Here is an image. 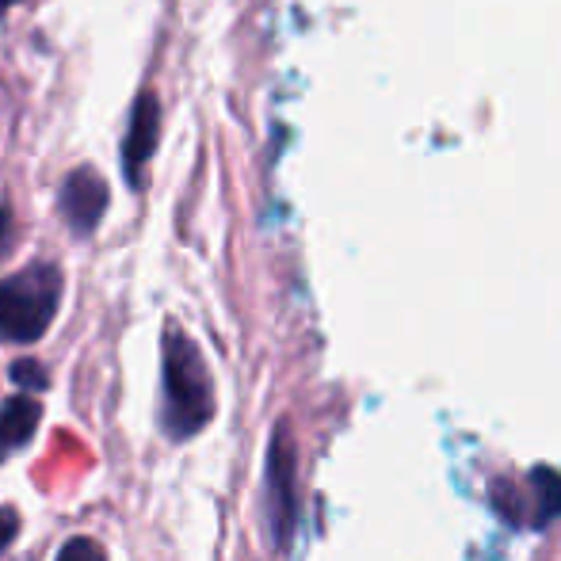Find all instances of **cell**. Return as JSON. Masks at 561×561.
<instances>
[{"label": "cell", "instance_id": "obj_1", "mask_svg": "<svg viewBox=\"0 0 561 561\" xmlns=\"http://www.w3.org/2000/svg\"><path fill=\"white\" fill-rule=\"evenodd\" d=\"M218 413L215 378L199 344L180 325H164L161 336V432L176 444L199 436Z\"/></svg>", "mask_w": 561, "mask_h": 561}, {"label": "cell", "instance_id": "obj_2", "mask_svg": "<svg viewBox=\"0 0 561 561\" xmlns=\"http://www.w3.org/2000/svg\"><path fill=\"white\" fill-rule=\"evenodd\" d=\"M66 279L54 264L38 260L0 279V344H35L54 325Z\"/></svg>", "mask_w": 561, "mask_h": 561}, {"label": "cell", "instance_id": "obj_3", "mask_svg": "<svg viewBox=\"0 0 561 561\" xmlns=\"http://www.w3.org/2000/svg\"><path fill=\"white\" fill-rule=\"evenodd\" d=\"M264 519L272 542L279 550L290 547V535L298 524V496H295V444H290L287 424H275L272 447L264 466Z\"/></svg>", "mask_w": 561, "mask_h": 561}, {"label": "cell", "instance_id": "obj_4", "mask_svg": "<svg viewBox=\"0 0 561 561\" xmlns=\"http://www.w3.org/2000/svg\"><path fill=\"white\" fill-rule=\"evenodd\" d=\"M493 504L512 527H547L561 516V473L550 466L527 473L524 485L496 481Z\"/></svg>", "mask_w": 561, "mask_h": 561}, {"label": "cell", "instance_id": "obj_5", "mask_svg": "<svg viewBox=\"0 0 561 561\" xmlns=\"http://www.w3.org/2000/svg\"><path fill=\"white\" fill-rule=\"evenodd\" d=\"M157 141H161V100L153 89H141L130 107V118H126L123 138V176L134 192L146 187V169L157 153Z\"/></svg>", "mask_w": 561, "mask_h": 561}, {"label": "cell", "instance_id": "obj_6", "mask_svg": "<svg viewBox=\"0 0 561 561\" xmlns=\"http://www.w3.org/2000/svg\"><path fill=\"white\" fill-rule=\"evenodd\" d=\"M107 203H112V192H107L104 176L89 164L73 169L61 184V195H58V207H61V218L66 226L73 229V237H92L100 229L107 215Z\"/></svg>", "mask_w": 561, "mask_h": 561}, {"label": "cell", "instance_id": "obj_7", "mask_svg": "<svg viewBox=\"0 0 561 561\" xmlns=\"http://www.w3.org/2000/svg\"><path fill=\"white\" fill-rule=\"evenodd\" d=\"M38 424H43V405L27 393H15L0 405V462L20 455L23 447L35 439Z\"/></svg>", "mask_w": 561, "mask_h": 561}, {"label": "cell", "instance_id": "obj_8", "mask_svg": "<svg viewBox=\"0 0 561 561\" xmlns=\"http://www.w3.org/2000/svg\"><path fill=\"white\" fill-rule=\"evenodd\" d=\"M54 561H107V550L100 547L96 539H89V535H77V539H69L66 547L58 550Z\"/></svg>", "mask_w": 561, "mask_h": 561}, {"label": "cell", "instance_id": "obj_9", "mask_svg": "<svg viewBox=\"0 0 561 561\" xmlns=\"http://www.w3.org/2000/svg\"><path fill=\"white\" fill-rule=\"evenodd\" d=\"M12 382L31 393V390H46V386H50V375H46L43 363L20 359V363H12Z\"/></svg>", "mask_w": 561, "mask_h": 561}, {"label": "cell", "instance_id": "obj_10", "mask_svg": "<svg viewBox=\"0 0 561 561\" xmlns=\"http://www.w3.org/2000/svg\"><path fill=\"white\" fill-rule=\"evenodd\" d=\"M15 244V218H12V203L0 199V260L12 252Z\"/></svg>", "mask_w": 561, "mask_h": 561}, {"label": "cell", "instance_id": "obj_11", "mask_svg": "<svg viewBox=\"0 0 561 561\" xmlns=\"http://www.w3.org/2000/svg\"><path fill=\"white\" fill-rule=\"evenodd\" d=\"M15 535H20V516H15V508L0 504V554H4V550L12 547Z\"/></svg>", "mask_w": 561, "mask_h": 561}, {"label": "cell", "instance_id": "obj_12", "mask_svg": "<svg viewBox=\"0 0 561 561\" xmlns=\"http://www.w3.org/2000/svg\"><path fill=\"white\" fill-rule=\"evenodd\" d=\"M15 4H20V0H0V15H4V12H12Z\"/></svg>", "mask_w": 561, "mask_h": 561}]
</instances>
